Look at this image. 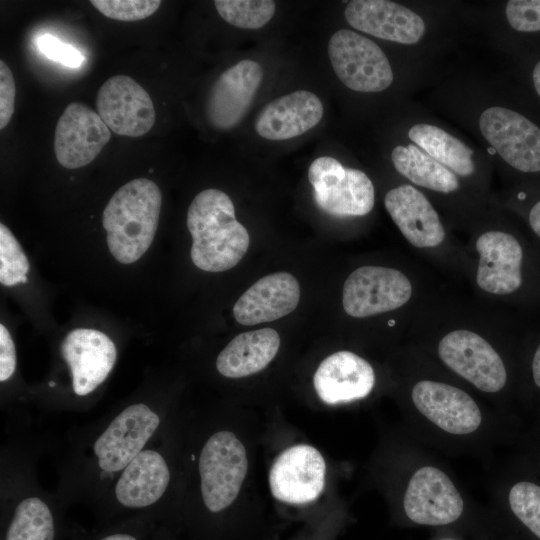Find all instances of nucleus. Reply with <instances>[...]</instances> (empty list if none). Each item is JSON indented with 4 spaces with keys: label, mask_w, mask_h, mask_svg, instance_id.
<instances>
[{
    "label": "nucleus",
    "mask_w": 540,
    "mask_h": 540,
    "mask_svg": "<svg viewBox=\"0 0 540 540\" xmlns=\"http://www.w3.org/2000/svg\"><path fill=\"white\" fill-rule=\"evenodd\" d=\"M410 327L413 336L432 346L443 366L478 391L497 394L508 385L500 343L513 325L499 308L437 291Z\"/></svg>",
    "instance_id": "obj_1"
},
{
    "label": "nucleus",
    "mask_w": 540,
    "mask_h": 540,
    "mask_svg": "<svg viewBox=\"0 0 540 540\" xmlns=\"http://www.w3.org/2000/svg\"><path fill=\"white\" fill-rule=\"evenodd\" d=\"M467 277L475 299L501 309L540 296V266L533 248L505 226L477 227L465 244Z\"/></svg>",
    "instance_id": "obj_2"
},
{
    "label": "nucleus",
    "mask_w": 540,
    "mask_h": 540,
    "mask_svg": "<svg viewBox=\"0 0 540 540\" xmlns=\"http://www.w3.org/2000/svg\"><path fill=\"white\" fill-rule=\"evenodd\" d=\"M384 206L413 251L441 272L467 280L470 258L465 244L444 225L429 198L412 184H401L384 196Z\"/></svg>",
    "instance_id": "obj_3"
},
{
    "label": "nucleus",
    "mask_w": 540,
    "mask_h": 540,
    "mask_svg": "<svg viewBox=\"0 0 540 540\" xmlns=\"http://www.w3.org/2000/svg\"><path fill=\"white\" fill-rule=\"evenodd\" d=\"M437 291L417 265L411 269L364 265L346 278L342 306L348 316L356 319L399 311L416 317Z\"/></svg>",
    "instance_id": "obj_4"
},
{
    "label": "nucleus",
    "mask_w": 540,
    "mask_h": 540,
    "mask_svg": "<svg viewBox=\"0 0 540 540\" xmlns=\"http://www.w3.org/2000/svg\"><path fill=\"white\" fill-rule=\"evenodd\" d=\"M187 227L193 240L190 256L201 270L231 269L248 250V231L236 220L230 197L219 189H205L194 197L187 212Z\"/></svg>",
    "instance_id": "obj_5"
},
{
    "label": "nucleus",
    "mask_w": 540,
    "mask_h": 540,
    "mask_svg": "<svg viewBox=\"0 0 540 540\" xmlns=\"http://www.w3.org/2000/svg\"><path fill=\"white\" fill-rule=\"evenodd\" d=\"M161 204L160 189L146 178L127 182L110 198L102 224L109 251L118 262L134 263L148 250L158 227Z\"/></svg>",
    "instance_id": "obj_6"
},
{
    "label": "nucleus",
    "mask_w": 540,
    "mask_h": 540,
    "mask_svg": "<svg viewBox=\"0 0 540 540\" xmlns=\"http://www.w3.org/2000/svg\"><path fill=\"white\" fill-rule=\"evenodd\" d=\"M485 140L515 172L540 176V124L521 111L494 106L479 117Z\"/></svg>",
    "instance_id": "obj_7"
},
{
    "label": "nucleus",
    "mask_w": 540,
    "mask_h": 540,
    "mask_svg": "<svg viewBox=\"0 0 540 540\" xmlns=\"http://www.w3.org/2000/svg\"><path fill=\"white\" fill-rule=\"evenodd\" d=\"M317 206L335 217H361L375 204V189L361 170L344 167L329 156L315 159L308 169Z\"/></svg>",
    "instance_id": "obj_8"
},
{
    "label": "nucleus",
    "mask_w": 540,
    "mask_h": 540,
    "mask_svg": "<svg viewBox=\"0 0 540 540\" xmlns=\"http://www.w3.org/2000/svg\"><path fill=\"white\" fill-rule=\"evenodd\" d=\"M248 469L242 442L230 431L214 433L202 448L199 474L202 499L208 510L219 512L236 499Z\"/></svg>",
    "instance_id": "obj_9"
},
{
    "label": "nucleus",
    "mask_w": 540,
    "mask_h": 540,
    "mask_svg": "<svg viewBox=\"0 0 540 540\" xmlns=\"http://www.w3.org/2000/svg\"><path fill=\"white\" fill-rule=\"evenodd\" d=\"M328 55L338 79L358 92H381L393 82V71L382 49L371 39L349 29L330 38Z\"/></svg>",
    "instance_id": "obj_10"
},
{
    "label": "nucleus",
    "mask_w": 540,
    "mask_h": 540,
    "mask_svg": "<svg viewBox=\"0 0 540 540\" xmlns=\"http://www.w3.org/2000/svg\"><path fill=\"white\" fill-rule=\"evenodd\" d=\"M411 401L416 410L441 430L467 435L481 425L482 413L464 389L446 381L421 378L413 382Z\"/></svg>",
    "instance_id": "obj_11"
},
{
    "label": "nucleus",
    "mask_w": 540,
    "mask_h": 540,
    "mask_svg": "<svg viewBox=\"0 0 540 540\" xmlns=\"http://www.w3.org/2000/svg\"><path fill=\"white\" fill-rule=\"evenodd\" d=\"M403 508L412 522L426 526H443L458 520L464 501L450 477L441 469L426 465L410 477Z\"/></svg>",
    "instance_id": "obj_12"
},
{
    "label": "nucleus",
    "mask_w": 540,
    "mask_h": 540,
    "mask_svg": "<svg viewBox=\"0 0 540 540\" xmlns=\"http://www.w3.org/2000/svg\"><path fill=\"white\" fill-rule=\"evenodd\" d=\"M97 113L108 128L121 136L140 137L151 130L156 113L148 92L127 75H115L100 87Z\"/></svg>",
    "instance_id": "obj_13"
},
{
    "label": "nucleus",
    "mask_w": 540,
    "mask_h": 540,
    "mask_svg": "<svg viewBox=\"0 0 540 540\" xmlns=\"http://www.w3.org/2000/svg\"><path fill=\"white\" fill-rule=\"evenodd\" d=\"M160 423L147 405L128 406L97 438L93 451L99 467L106 472L123 470L141 451Z\"/></svg>",
    "instance_id": "obj_14"
},
{
    "label": "nucleus",
    "mask_w": 540,
    "mask_h": 540,
    "mask_svg": "<svg viewBox=\"0 0 540 540\" xmlns=\"http://www.w3.org/2000/svg\"><path fill=\"white\" fill-rule=\"evenodd\" d=\"M326 464L321 453L307 444L283 451L269 472L272 495L290 504L316 500L325 485Z\"/></svg>",
    "instance_id": "obj_15"
},
{
    "label": "nucleus",
    "mask_w": 540,
    "mask_h": 540,
    "mask_svg": "<svg viewBox=\"0 0 540 540\" xmlns=\"http://www.w3.org/2000/svg\"><path fill=\"white\" fill-rule=\"evenodd\" d=\"M110 131L98 113L80 102H71L55 129L57 161L67 169L89 164L110 140Z\"/></svg>",
    "instance_id": "obj_16"
},
{
    "label": "nucleus",
    "mask_w": 540,
    "mask_h": 540,
    "mask_svg": "<svg viewBox=\"0 0 540 540\" xmlns=\"http://www.w3.org/2000/svg\"><path fill=\"white\" fill-rule=\"evenodd\" d=\"M262 79V67L250 59L225 70L207 98L206 115L210 124L219 130L235 127L249 110Z\"/></svg>",
    "instance_id": "obj_17"
},
{
    "label": "nucleus",
    "mask_w": 540,
    "mask_h": 540,
    "mask_svg": "<svg viewBox=\"0 0 540 540\" xmlns=\"http://www.w3.org/2000/svg\"><path fill=\"white\" fill-rule=\"evenodd\" d=\"M61 354L68 364L75 394L84 396L94 391L111 372L116 362V347L103 332L77 328L61 343Z\"/></svg>",
    "instance_id": "obj_18"
},
{
    "label": "nucleus",
    "mask_w": 540,
    "mask_h": 540,
    "mask_svg": "<svg viewBox=\"0 0 540 540\" xmlns=\"http://www.w3.org/2000/svg\"><path fill=\"white\" fill-rule=\"evenodd\" d=\"M344 15L353 28L401 44H416L426 30L424 20L416 12L387 0L350 1Z\"/></svg>",
    "instance_id": "obj_19"
},
{
    "label": "nucleus",
    "mask_w": 540,
    "mask_h": 540,
    "mask_svg": "<svg viewBox=\"0 0 540 540\" xmlns=\"http://www.w3.org/2000/svg\"><path fill=\"white\" fill-rule=\"evenodd\" d=\"M314 388L327 404L351 402L367 397L376 382L372 365L358 354L342 350L325 358L317 368Z\"/></svg>",
    "instance_id": "obj_20"
},
{
    "label": "nucleus",
    "mask_w": 540,
    "mask_h": 540,
    "mask_svg": "<svg viewBox=\"0 0 540 540\" xmlns=\"http://www.w3.org/2000/svg\"><path fill=\"white\" fill-rule=\"evenodd\" d=\"M300 300L297 279L287 272L262 277L236 301L233 314L242 325L271 322L291 313Z\"/></svg>",
    "instance_id": "obj_21"
},
{
    "label": "nucleus",
    "mask_w": 540,
    "mask_h": 540,
    "mask_svg": "<svg viewBox=\"0 0 540 540\" xmlns=\"http://www.w3.org/2000/svg\"><path fill=\"white\" fill-rule=\"evenodd\" d=\"M323 113V104L314 93L298 90L265 105L256 118L255 130L268 140H287L315 127Z\"/></svg>",
    "instance_id": "obj_22"
},
{
    "label": "nucleus",
    "mask_w": 540,
    "mask_h": 540,
    "mask_svg": "<svg viewBox=\"0 0 540 540\" xmlns=\"http://www.w3.org/2000/svg\"><path fill=\"white\" fill-rule=\"evenodd\" d=\"M169 481L170 471L163 456L143 450L123 469L115 486L116 499L129 508L152 505L163 496Z\"/></svg>",
    "instance_id": "obj_23"
},
{
    "label": "nucleus",
    "mask_w": 540,
    "mask_h": 540,
    "mask_svg": "<svg viewBox=\"0 0 540 540\" xmlns=\"http://www.w3.org/2000/svg\"><path fill=\"white\" fill-rule=\"evenodd\" d=\"M280 346L277 331L262 328L234 337L216 360L219 373L228 378H242L263 370L276 356Z\"/></svg>",
    "instance_id": "obj_24"
},
{
    "label": "nucleus",
    "mask_w": 540,
    "mask_h": 540,
    "mask_svg": "<svg viewBox=\"0 0 540 540\" xmlns=\"http://www.w3.org/2000/svg\"><path fill=\"white\" fill-rule=\"evenodd\" d=\"M397 172L412 185L442 196L461 189L459 177L413 144L398 145L391 152Z\"/></svg>",
    "instance_id": "obj_25"
},
{
    "label": "nucleus",
    "mask_w": 540,
    "mask_h": 540,
    "mask_svg": "<svg viewBox=\"0 0 540 540\" xmlns=\"http://www.w3.org/2000/svg\"><path fill=\"white\" fill-rule=\"evenodd\" d=\"M408 137L426 154L458 177L471 178L476 172L473 150L450 133L432 124L419 123L408 130Z\"/></svg>",
    "instance_id": "obj_26"
},
{
    "label": "nucleus",
    "mask_w": 540,
    "mask_h": 540,
    "mask_svg": "<svg viewBox=\"0 0 540 540\" xmlns=\"http://www.w3.org/2000/svg\"><path fill=\"white\" fill-rule=\"evenodd\" d=\"M54 521L47 504L28 497L17 505L5 540H53Z\"/></svg>",
    "instance_id": "obj_27"
},
{
    "label": "nucleus",
    "mask_w": 540,
    "mask_h": 540,
    "mask_svg": "<svg viewBox=\"0 0 540 540\" xmlns=\"http://www.w3.org/2000/svg\"><path fill=\"white\" fill-rule=\"evenodd\" d=\"M214 6L226 22L242 29L263 27L276 10L272 0H215Z\"/></svg>",
    "instance_id": "obj_28"
},
{
    "label": "nucleus",
    "mask_w": 540,
    "mask_h": 540,
    "mask_svg": "<svg viewBox=\"0 0 540 540\" xmlns=\"http://www.w3.org/2000/svg\"><path fill=\"white\" fill-rule=\"evenodd\" d=\"M508 504L517 521L536 540H540V485L521 480L508 493Z\"/></svg>",
    "instance_id": "obj_29"
},
{
    "label": "nucleus",
    "mask_w": 540,
    "mask_h": 540,
    "mask_svg": "<svg viewBox=\"0 0 540 540\" xmlns=\"http://www.w3.org/2000/svg\"><path fill=\"white\" fill-rule=\"evenodd\" d=\"M29 262L19 242L3 223L0 224V282L15 286L27 282Z\"/></svg>",
    "instance_id": "obj_30"
},
{
    "label": "nucleus",
    "mask_w": 540,
    "mask_h": 540,
    "mask_svg": "<svg viewBox=\"0 0 540 540\" xmlns=\"http://www.w3.org/2000/svg\"><path fill=\"white\" fill-rule=\"evenodd\" d=\"M159 0H92L91 4L104 16L118 21H138L154 14Z\"/></svg>",
    "instance_id": "obj_31"
},
{
    "label": "nucleus",
    "mask_w": 540,
    "mask_h": 540,
    "mask_svg": "<svg viewBox=\"0 0 540 540\" xmlns=\"http://www.w3.org/2000/svg\"><path fill=\"white\" fill-rule=\"evenodd\" d=\"M505 17L518 34H540V0H510L505 5Z\"/></svg>",
    "instance_id": "obj_32"
},
{
    "label": "nucleus",
    "mask_w": 540,
    "mask_h": 540,
    "mask_svg": "<svg viewBox=\"0 0 540 540\" xmlns=\"http://www.w3.org/2000/svg\"><path fill=\"white\" fill-rule=\"evenodd\" d=\"M38 49L49 59L62 65L77 68L84 61L83 55L73 46L63 43L55 36L45 34L36 39Z\"/></svg>",
    "instance_id": "obj_33"
},
{
    "label": "nucleus",
    "mask_w": 540,
    "mask_h": 540,
    "mask_svg": "<svg viewBox=\"0 0 540 540\" xmlns=\"http://www.w3.org/2000/svg\"><path fill=\"white\" fill-rule=\"evenodd\" d=\"M15 81L7 64L0 61V129H4L14 113Z\"/></svg>",
    "instance_id": "obj_34"
},
{
    "label": "nucleus",
    "mask_w": 540,
    "mask_h": 540,
    "mask_svg": "<svg viewBox=\"0 0 540 540\" xmlns=\"http://www.w3.org/2000/svg\"><path fill=\"white\" fill-rule=\"evenodd\" d=\"M16 368L15 345L7 328L0 325V381L8 380Z\"/></svg>",
    "instance_id": "obj_35"
},
{
    "label": "nucleus",
    "mask_w": 540,
    "mask_h": 540,
    "mask_svg": "<svg viewBox=\"0 0 540 540\" xmlns=\"http://www.w3.org/2000/svg\"><path fill=\"white\" fill-rule=\"evenodd\" d=\"M528 196L529 199L519 194L518 199L523 204L522 212L527 226L540 245V191Z\"/></svg>",
    "instance_id": "obj_36"
},
{
    "label": "nucleus",
    "mask_w": 540,
    "mask_h": 540,
    "mask_svg": "<svg viewBox=\"0 0 540 540\" xmlns=\"http://www.w3.org/2000/svg\"><path fill=\"white\" fill-rule=\"evenodd\" d=\"M529 372L533 386L540 391V339L531 353Z\"/></svg>",
    "instance_id": "obj_37"
},
{
    "label": "nucleus",
    "mask_w": 540,
    "mask_h": 540,
    "mask_svg": "<svg viewBox=\"0 0 540 540\" xmlns=\"http://www.w3.org/2000/svg\"><path fill=\"white\" fill-rule=\"evenodd\" d=\"M529 81L534 95L540 101V56L533 58V63L529 70Z\"/></svg>",
    "instance_id": "obj_38"
},
{
    "label": "nucleus",
    "mask_w": 540,
    "mask_h": 540,
    "mask_svg": "<svg viewBox=\"0 0 540 540\" xmlns=\"http://www.w3.org/2000/svg\"><path fill=\"white\" fill-rule=\"evenodd\" d=\"M101 540H136V539L129 534L117 533V534L106 536L102 538Z\"/></svg>",
    "instance_id": "obj_39"
}]
</instances>
